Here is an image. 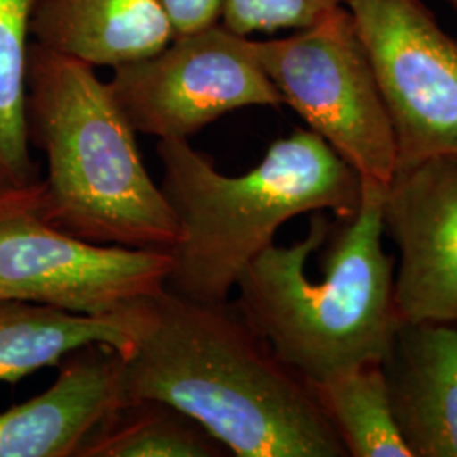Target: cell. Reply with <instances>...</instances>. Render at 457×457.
Instances as JSON below:
<instances>
[{
	"label": "cell",
	"mask_w": 457,
	"mask_h": 457,
	"mask_svg": "<svg viewBox=\"0 0 457 457\" xmlns=\"http://www.w3.org/2000/svg\"><path fill=\"white\" fill-rule=\"evenodd\" d=\"M119 354L122 403L160 400L237 457H349L311 383L278 358L234 305L168 288L139 302Z\"/></svg>",
	"instance_id": "1"
},
{
	"label": "cell",
	"mask_w": 457,
	"mask_h": 457,
	"mask_svg": "<svg viewBox=\"0 0 457 457\" xmlns=\"http://www.w3.org/2000/svg\"><path fill=\"white\" fill-rule=\"evenodd\" d=\"M381 183L362 180L360 209L305 239L271 245L237 281L234 305L279 360L309 383L381 362L400 322L395 258L383 249Z\"/></svg>",
	"instance_id": "2"
},
{
	"label": "cell",
	"mask_w": 457,
	"mask_h": 457,
	"mask_svg": "<svg viewBox=\"0 0 457 457\" xmlns=\"http://www.w3.org/2000/svg\"><path fill=\"white\" fill-rule=\"evenodd\" d=\"M160 188L179 222L166 288L204 303H226L247 266L275 245L296 215L358 212L362 179L343 156L307 129L268 147L245 175L220 173L188 139L158 141Z\"/></svg>",
	"instance_id": "3"
},
{
	"label": "cell",
	"mask_w": 457,
	"mask_h": 457,
	"mask_svg": "<svg viewBox=\"0 0 457 457\" xmlns=\"http://www.w3.org/2000/svg\"><path fill=\"white\" fill-rule=\"evenodd\" d=\"M28 131L46 160L41 212L96 245L170 251L179 222L147 173L136 134L94 66L33 43Z\"/></svg>",
	"instance_id": "4"
},
{
	"label": "cell",
	"mask_w": 457,
	"mask_h": 457,
	"mask_svg": "<svg viewBox=\"0 0 457 457\" xmlns=\"http://www.w3.org/2000/svg\"><path fill=\"white\" fill-rule=\"evenodd\" d=\"M254 48L283 104L362 180L388 185L398 166L392 119L347 9L290 36L254 41Z\"/></svg>",
	"instance_id": "5"
},
{
	"label": "cell",
	"mask_w": 457,
	"mask_h": 457,
	"mask_svg": "<svg viewBox=\"0 0 457 457\" xmlns=\"http://www.w3.org/2000/svg\"><path fill=\"white\" fill-rule=\"evenodd\" d=\"M41 180L0 192V300L105 315L163 292L170 251L96 245L54 228L41 212Z\"/></svg>",
	"instance_id": "6"
},
{
	"label": "cell",
	"mask_w": 457,
	"mask_h": 457,
	"mask_svg": "<svg viewBox=\"0 0 457 457\" xmlns=\"http://www.w3.org/2000/svg\"><path fill=\"white\" fill-rule=\"evenodd\" d=\"M107 87L132 129L158 141L188 139L245 107H279L254 39L220 22L175 36L162 51L115 68Z\"/></svg>",
	"instance_id": "7"
},
{
	"label": "cell",
	"mask_w": 457,
	"mask_h": 457,
	"mask_svg": "<svg viewBox=\"0 0 457 457\" xmlns=\"http://www.w3.org/2000/svg\"><path fill=\"white\" fill-rule=\"evenodd\" d=\"M343 5L392 119L398 166L457 158L456 39L422 0H343Z\"/></svg>",
	"instance_id": "8"
},
{
	"label": "cell",
	"mask_w": 457,
	"mask_h": 457,
	"mask_svg": "<svg viewBox=\"0 0 457 457\" xmlns=\"http://www.w3.org/2000/svg\"><path fill=\"white\" fill-rule=\"evenodd\" d=\"M383 228L400 253L398 317L457 324V158L398 166L385 187Z\"/></svg>",
	"instance_id": "9"
},
{
	"label": "cell",
	"mask_w": 457,
	"mask_h": 457,
	"mask_svg": "<svg viewBox=\"0 0 457 457\" xmlns=\"http://www.w3.org/2000/svg\"><path fill=\"white\" fill-rule=\"evenodd\" d=\"M379 366L411 457H457V324L400 319Z\"/></svg>",
	"instance_id": "10"
},
{
	"label": "cell",
	"mask_w": 457,
	"mask_h": 457,
	"mask_svg": "<svg viewBox=\"0 0 457 457\" xmlns=\"http://www.w3.org/2000/svg\"><path fill=\"white\" fill-rule=\"evenodd\" d=\"M120 405L119 353L104 344L77 349L48 390L0 413V457H77Z\"/></svg>",
	"instance_id": "11"
},
{
	"label": "cell",
	"mask_w": 457,
	"mask_h": 457,
	"mask_svg": "<svg viewBox=\"0 0 457 457\" xmlns=\"http://www.w3.org/2000/svg\"><path fill=\"white\" fill-rule=\"evenodd\" d=\"M175 37L160 0H41L33 43L94 66L129 65Z\"/></svg>",
	"instance_id": "12"
},
{
	"label": "cell",
	"mask_w": 457,
	"mask_h": 457,
	"mask_svg": "<svg viewBox=\"0 0 457 457\" xmlns=\"http://www.w3.org/2000/svg\"><path fill=\"white\" fill-rule=\"evenodd\" d=\"M137 305L115 313L85 315L0 300V383H16L43 368H58L70 353L94 344L126 353L137 328Z\"/></svg>",
	"instance_id": "13"
},
{
	"label": "cell",
	"mask_w": 457,
	"mask_h": 457,
	"mask_svg": "<svg viewBox=\"0 0 457 457\" xmlns=\"http://www.w3.org/2000/svg\"><path fill=\"white\" fill-rule=\"evenodd\" d=\"M41 0H0V192L41 180L28 131V68Z\"/></svg>",
	"instance_id": "14"
},
{
	"label": "cell",
	"mask_w": 457,
	"mask_h": 457,
	"mask_svg": "<svg viewBox=\"0 0 457 457\" xmlns=\"http://www.w3.org/2000/svg\"><path fill=\"white\" fill-rule=\"evenodd\" d=\"M228 449L187 413L160 402L134 400L90 432L77 457H222Z\"/></svg>",
	"instance_id": "15"
},
{
	"label": "cell",
	"mask_w": 457,
	"mask_h": 457,
	"mask_svg": "<svg viewBox=\"0 0 457 457\" xmlns=\"http://www.w3.org/2000/svg\"><path fill=\"white\" fill-rule=\"evenodd\" d=\"M349 457H411L393 417L379 362L312 385Z\"/></svg>",
	"instance_id": "16"
},
{
	"label": "cell",
	"mask_w": 457,
	"mask_h": 457,
	"mask_svg": "<svg viewBox=\"0 0 457 457\" xmlns=\"http://www.w3.org/2000/svg\"><path fill=\"white\" fill-rule=\"evenodd\" d=\"M343 0H222L220 24L251 37L283 29H305L336 9Z\"/></svg>",
	"instance_id": "17"
},
{
	"label": "cell",
	"mask_w": 457,
	"mask_h": 457,
	"mask_svg": "<svg viewBox=\"0 0 457 457\" xmlns=\"http://www.w3.org/2000/svg\"><path fill=\"white\" fill-rule=\"evenodd\" d=\"M175 36L195 33L220 22L222 0H160Z\"/></svg>",
	"instance_id": "18"
},
{
	"label": "cell",
	"mask_w": 457,
	"mask_h": 457,
	"mask_svg": "<svg viewBox=\"0 0 457 457\" xmlns=\"http://www.w3.org/2000/svg\"><path fill=\"white\" fill-rule=\"evenodd\" d=\"M449 2H451V4H453V5H454V7H456V11H457V0H449Z\"/></svg>",
	"instance_id": "19"
}]
</instances>
